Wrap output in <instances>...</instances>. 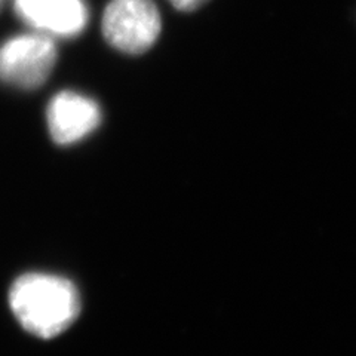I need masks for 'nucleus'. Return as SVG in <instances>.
Instances as JSON below:
<instances>
[{
	"mask_svg": "<svg viewBox=\"0 0 356 356\" xmlns=\"http://www.w3.org/2000/svg\"><path fill=\"white\" fill-rule=\"evenodd\" d=\"M15 10L31 27L61 38L79 35L88 21L83 0H15Z\"/></svg>",
	"mask_w": 356,
	"mask_h": 356,
	"instance_id": "5",
	"label": "nucleus"
},
{
	"mask_svg": "<svg viewBox=\"0 0 356 356\" xmlns=\"http://www.w3.org/2000/svg\"><path fill=\"white\" fill-rule=\"evenodd\" d=\"M162 21L153 0H111L103 15V35L111 47L143 54L161 35Z\"/></svg>",
	"mask_w": 356,
	"mask_h": 356,
	"instance_id": "2",
	"label": "nucleus"
},
{
	"mask_svg": "<svg viewBox=\"0 0 356 356\" xmlns=\"http://www.w3.org/2000/svg\"><path fill=\"white\" fill-rule=\"evenodd\" d=\"M102 122V110L92 98L73 91L55 95L48 107V127L52 140L67 146L85 138Z\"/></svg>",
	"mask_w": 356,
	"mask_h": 356,
	"instance_id": "4",
	"label": "nucleus"
},
{
	"mask_svg": "<svg viewBox=\"0 0 356 356\" xmlns=\"http://www.w3.org/2000/svg\"><path fill=\"white\" fill-rule=\"evenodd\" d=\"M57 48L48 35H21L0 47V81L21 89H35L48 79Z\"/></svg>",
	"mask_w": 356,
	"mask_h": 356,
	"instance_id": "3",
	"label": "nucleus"
},
{
	"mask_svg": "<svg viewBox=\"0 0 356 356\" xmlns=\"http://www.w3.org/2000/svg\"><path fill=\"white\" fill-rule=\"evenodd\" d=\"M205 2L207 0H171V3L180 10H195Z\"/></svg>",
	"mask_w": 356,
	"mask_h": 356,
	"instance_id": "6",
	"label": "nucleus"
},
{
	"mask_svg": "<svg viewBox=\"0 0 356 356\" xmlns=\"http://www.w3.org/2000/svg\"><path fill=\"white\" fill-rule=\"evenodd\" d=\"M9 303L19 324L40 339H52L69 328L81 312L76 286L49 273L22 275L9 293Z\"/></svg>",
	"mask_w": 356,
	"mask_h": 356,
	"instance_id": "1",
	"label": "nucleus"
},
{
	"mask_svg": "<svg viewBox=\"0 0 356 356\" xmlns=\"http://www.w3.org/2000/svg\"><path fill=\"white\" fill-rule=\"evenodd\" d=\"M0 3H2V0H0Z\"/></svg>",
	"mask_w": 356,
	"mask_h": 356,
	"instance_id": "7",
	"label": "nucleus"
}]
</instances>
